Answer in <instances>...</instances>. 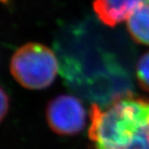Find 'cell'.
I'll return each mask as SVG.
<instances>
[{
	"instance_id": "obj_1",
	"label": "cell",
	"mask_w": 149,
	"mask_h": 149,
	"mask_svg": "<svg viewBox=\"0 0 149 149\" xmlns=\"http://www.w3.org/2000/svg\"><path fill=\"white\" fill-rule=\"evenodd\" d=\"M90 122L93 149H149V99L123 95L104 109L93 104Z\"/></svg>"
},
{
	"instance_id": "obj_2",
	"label": "cell",
	"mask_w": 149,
	"mask_h": 149,
	"mask_svg": "<svg viewBox=\"0 0 149 149\" xmlns=\"http://www.w3.org/2000/svg\"><path fill=\"white\" fill-rule=\"evenodd\" d=\"M59 68L56 54L39 42H28L19 47L10 61V72L24 88L42 90L55 81Z\"/></svg>"
},
{
	"instance_id": "obj_3",
	"label": "cell",
	"mask_w": 149,
	"mask_h": 149,
	"mask_svg": "<svg viewBox=\"0 0 149 149\" xmlns=\"http://www.w3.org/2000/svg\"><path fill=\"white\" fill-rule=\"evenodd\" d=\"M46 120L54 133L74 136L81 132L86 126V112L78 98L69 94H60L49 102Z\"/></svg>"
},
{
	"instance_id": "obj_4",
	"label": "cell",
	"mask_w": 149,
	"mask_h": 149,
	"mask_svg": "<svg viewBox=\"0 0 149 149\" xmlns=\"http://www.w3.org/2000/svg\"><path fill=\"white\" fill-rule=\"evenodd\" d=\"M145 2L149 0H93V6L104 24L114 27L127 21L134 10Z\"/></svg>"
},
{
	"instance_id": "obj_5",
	"label": "cell",
	"mask_w": 149,
	"mask_h": 149,
	"mask_svg": "<svg viewBox=\"0 0 149 149\" xmlns=\"http://www.w3.org/2000/svg\"><path fill=\"white\" fill-rule=\"evenodd\" d=\"M127 28L136 43L149 46V2L138 6L130 15Z\"/></svg>"
},
{
	"instance_id": "obj_6",
	"label": "cell",
	"mask_w": 149,
	"mask_h": 149,
	"mask_svg": "<svg viewBox=\"0 0 149 149\" xmlns=\"http://www.w3.org/2000/svg\"><path fill=\"white\" fill-rule=\"evenodd\" d=\"M136 78L140 87L149 93V52L144 54L137 62Z\"/></svg>"
},
{
	"instance_id": "obj_7",
	"label": "cell",
	"mask_w": 149,
	"mask_h": 149,
	"mask_svg": "<svg viewBox=\"0 0 149 149\" xmlns=\"http://www.w3.org/2000/svg\"><path fill=\"white\" fill-rule=\"evenodd\" d=\"M9 97L6 91L0 86V123H1L9 111Z\"/></svg>"
}]
</instances>
